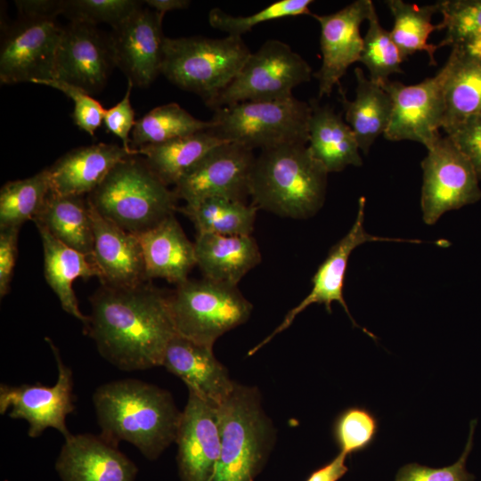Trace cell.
I'll use <instances>...</instances> for the list:
<instances>
[{"instance_id":"6da1fadb","label":"cell","mask_w":481,"mask_h":481,"mask_svg":"<svg viewBox=\"0 0 481 481\" xmlns=\"http://www.w3.org/2000/svg\"><path fill=\"white\" fill-rule=\"evenodd\" d=\"M89 301L85 332L105 360L126 371L162 366L176 334L169 294L149 282L130 288L102 284Z\"/></svg>"},{"instance_id":"7a4b0ae2","label":"cell","mask_w":481,"mask_h":481,"mask_svg":"<svg viewBox=\"0 0 481 481\" xmlns=\"http://www.w3.org/2000/svg\"><path fill=\"white\" fill-rule=\"evenodd\" d=\"M101 436L118 445L128 442L148 460H157L175 441L182 412L172 395L134 379L101 385L93 395Z\"/></svg>"},{"instance_id":"3957f363","label":"cell","mask_w":481,"mask_h":481,"mask_svg":"<svg viewBox=\"0 0 481 481\" xmlns=\"http://www.w3.org/2000/svg\"><path fill=\"white\" fill-rule=\"evenodd\" d=\"M328 172L306 144L260 151L249 180V197L258 209L282 217L306 219L322 207Z\"/></svg>"},{"instance_id":"277c9868","label":"cell","mask_w":481,"mask_h":481,"mask_svg":"<svg viewBox=\"0 0 481 481\" xmlns=\"http://www.w3.org/2000/svg\"><path fill=\"white\" fill-rule=\"evenodd\" d=\"M136 156L119 161L87 200L101 216L138 235L175 215L179 199Z\"/></svg>"},{"instance_id":"5b68a950","label":"cell","mask_w":481,"mask_h":481,"mask_svg":"<svg viewBox=\"0 0 481 481\" xmlns=\"http://www.w3.org/2000/svg\"><path fill=\"white\" fill-rule=\"evenodd\" d=\"M217 412L221 452L212 481H254L266 464L276 438L260 391L235 381Z\"/></svg>"},{"instance_id":"8992f818","label":"cell","mask_w":481,"mask_h":481,"mask_svg":"<svg viewBox=\"0 0 481 481\" xmlns=\"http://www.w3.org/2000/svg\"><path fill=\"white\" fill-rule=\"evenodd\" d=\"M250 51L240 37H189L164 42L161 74L208 106L234 79Z\"/></svg>"},{"instance_id":"52a82bcc","label":"cell","mask_w":481,"mask_h":481,"mask_svg":"<svg viewBox=\"0 0 481 481\" xmlns=\"http://www.w3.org/2000/svg\"><path fill=\"white\" fill-rule=\"evenodd\" d=\"M309 102L294 96L249 101L216 109L208 131L219 139L260 151L308 143Z\"/></svg>"},{"instance_id":"ba28073f","label":"cell","mask_w":481,"mask_h":481,"mask_svg":"<svg viewBox=\"0 0 481 481\" xmlns=\"http://www.w3.org/2000/svg\"><path fill=\"white\" fill-rule=\"evenodd\" d=\"M176 334L212 347L224 333L245 323L252 304L235 285L188 279L169 294Z\"/></svg>"},{"instance_id":"9c48e42d","label":"cell","mask_w":481,"mask_h":481,"mask_svg":"<svg viewBox=\"0 0 481 481\" xmlns=\"http://www.w3.org/2000/svg\"><path fill=\"white\" fill-rule=\"evenodd\" d=\"M311 77L309 64L289 45L269 39L249 54L234 79L208 107L215 110L242 102L286 99Z\"/></svg>"},{"instance_id":"30bf717a","label":"cell","mask_w":481,"mask_h":481,"mask_svg":"<svg viewBox=\"0 0 481 481\" xmlns=\"http://www.w3.org/2000/svg\"><path fill=\"white\" fill-rule=\"evenodd\" d=\"M421 161L420 206L425 224L432 225L445 212L481 199L478 176L469 160L448 136H441Z\"/></svg>"},{"instance_id":"8fae6325","label":"cell","mask_w":481,"mask_h":481,"mask_svg":"<svg viewBox=\"0 0 481 481\" xmlns=\"http://www.w3.org/2000/svg\"><path fill=\"white\" fill-rule=\"evenodd\" d=\"M55 359L58 377L53 386L41 383L0 386V413L10 409L8 416L24 420L29 423V436L35 438L51 428L58 430L64 439L71 433L66 425V418L75 410L73 395V374L61 356L60 351L49 338H45Z\"/></svg>"},{"instance_id":"7c38bea8","label":"cell","mask_w":481,"mask_h":481,"mask_svg":"<svg viewBox=\"0 0 481 481\" xmlns=\"http://www.w3.org/2000/svg\"><path fill=\"white\" fill-rule=\"evenodd\" d=\"M55 18H24L4 32L0 51V81L16 84L54 79L62 36Z\"/></svg>"},{"instance_id":"4fadbf2b","label":"cell","mask_w":481,"mask_h":481,"mask_svg":"<svg viewBox=\"0 0 481 481\" xmlns=\"http://www.w3.org/2000/svg\"><path fill=\"white\" fill-rule=\"evenodd\" d=\"M365 198L361 197L358 202V210L355 220L346 234L341 238L329 251L326 258L318 267L312 279V289L309 294L295 307L290 309L283 321L275 330L251 348L248 355H253L276 335L288 329L295 318L307 306L313 304H322L329 314L331 313L332 302H338L348 315L355 327L362 329L372 338L376 337L366 329L360 327L351 315L343 296L345 276L347 269L348 259L351 253L358 246L371 241H401L420 243L419 240H404L387 238L369 234L363 226L364 223Z\"/></svg>"},{"instance_id":"5bb4252c","label":"cell","mask_w":481,"mask_h":481,"mask_svg":"<svg viewBox=\"0 0 481 481\" xmlns=\"http://www.w3.org/2000/svg\"><path fill=\"white\" fill-rule=\"evenodd\" d=\"M256 159L254 151L224 143L210 151L176 183L174 191L186 205L210 198L245 202Z\"/></svg>"},{"instance_id":"9a60e30c","label":"cell","mask_w":481,"mask_h":481,"mask_svg":"<svg viewBox=\"0 0 481 481\" xmlns=\"http://www.w3.org/2000/svg\"><path fill=\"white\" fill-rule=\"evenodd\" d=\"M444 73L405 86L388 80L381 87L393 102L391 118L384 137L388 141L411 140L428 149L441 137L444 115Z\"/></svg>"},{"instance_id":"2e32d148","label":"cell","mask_w":481,"mask_h":481,"mask_svg":"<svg viewBox=\"0 0 481 481\" xmlns=\"http://www.w3.org/2000/svg\"><path fill=\"white\" fill-rule=\"evenodd\" d=\"M164 15L151 8H139L112 28L110 41L115 66L134 86L146 87L161 73L164 59Z\"/></svg>"},{"instance_id":"e0dca14e","label":"cell","mask_w":481,"mask_h":481,"mask_svg":"<svg viewBox=\"0 0 481 481\" xmlns=\"http://www.w3.org/2000/svg\"><path fill=\"white\" fill-rule=\"evenodd\" d=\"M217 406L188 389L175 443L181 481H212L221 452Z\"/></svg>"},{"instance_id":"ac0fdd59","label":"cell","mask_w":481,"mask_h":481,"mask_svg":"<svg viewBox=\"0 0 481 481\" xmlns=\"http://www.w3.org/2000/svg\"><path fill=\"white\" fill-rule=\"evenodd\" d=\"M114 66L110 37L101 33L95 25L70 21L63 27L54 79L91 95L103 88Z\"/></svg>"},{"instance_id":"d6986e66","label":"cell","mask_w":481,"mask_h":481,"mask_svg":"<svg viewBox=\"0 0 481 481\" xmlns=\"http://www.w3.org/2000/svg\"><path fill=\"white\" fill-rule=\"evenodd\" d=\"M371 0H356L341 10L327 15L312 13L320 24V48L322 62L314 74L318 80V98L329 96L346 69L359 61L363 38L360 26L367 20L371 12Z\"/></svg>"},{"instance_id":"ffe728a7","label":"cell","mask_w":481,"mask_h":481,"mask_svg":"<svg viewBox=\"0 0 481 481\" xmlns=\"http://www.w3.org/2000/svg\"><path fill=\"white\" fill-rule=\"evenodd\" d=\"M55 469L62 481H135L138 469L101 435H70L65 438Z\"/></svg>"},{"instance_id":"44dd1931","label":"cell","mask_w":481,"mask_h":481,"mask_svg":"<svg viewBox=\"0 0 481 481\" xmlns=\"http://www.w3.org/2000/svg\"><path fill=\"white\" fill-rule=\"evenodd\" d=\"M88 203L94 232L92 256L102 284L130 288L149 282L137 235L106 219Z\"/></svg>"},{"instance_id":"7402d4cb","label":"cell","mask_w":481,"mask_h":481,"mask_svg":"<svg viewBox=\"0 0 481 481\" xmlns=\"http://www.w3.org/2000/svg\"><path fill=\"white\" fill-rule=\"evenodd\" d=\"M162 366L180 378L188 389L216 405L225 400L235 382L216 358L212 347L178 334L167 345Z\"/></svg>"},{"instance_id":"603a6c76","label":"cell","mask_w":481,"mask_h":481,"mask_svg":"<svg viewBox=\"0 0 481 481\" xmlns=\"http://www.w3.org/2000/svg\"><path fill=\"white\" fill-rule=\"evenodd\" d=\"M134 155L116 144L97 143L73 149L48 167L52 192L89 194L119 161Z\"/></svg>"},{"instance_id":"cb8c5ba5","label":"cell","mask_w":481,"mask_h":481,"mask_svg":"<svg viewBox=\"0 0 481 481\" xmlns=\"http://www.w3.org/2000/svg\"><path fill=\"white\" fill-rule=\"evenodd\" d=\"M148 279H165L176 286L187 281L197 265L194 242L185 235L175 215L137 235Z\"/></svg>"},{"instance_id":"d4e9b609","label":"cell","mask_w":481,"mask_h":481,"mask_svg":"<svg viewBox=\"0 0 481 481\" xmlns=\"http://www.w3.org/2000/svg\"><path fill=\"white\" fill-rule=\"evenodd\" d=\"M194 247L204 278L235 286L262 259L252 235L197 233Z\"/></svg>"},{"instance_id":"484cf974","label":"cell","mask_w":481,"mask_h":481,"mask_svg":"<svg viewBox=\"0 0 481 481\" xmlns=\"http://www.w3.org/2000/svg\"><path fill=\"white\" fill-rule=\"evenodd\" d=\"M35 224L43 245L45 278L57 296L62 309L85 325L88 316L78 307L72 283L77 278L101 279V273L94 257L92 255L83 254L66 246L42 224L37 223Z\"/></svg>"},{"instance_id":"4316f807","label":"cell","mask_w":481,"mask_h":481,"mask_svg":"<svg viewBox=\"0 0 481 481\" xmlns=\"http://www.w3.org/2000/svg\"><path fill=\"white\" fill-rule=\"evenodd\" d=\"M308 149L327 170L339 172L347 166L361 167L363 159L356 137L351 127L329 105L318 99L309 102Z\"/></svg>"},{"instance_id":"83f0119b","label":"cell","mask_w":481,"mask_h":481,"mask_svg":"<svg viewBox=\"0 0 481 481\" xmlns=\"http://www.w3.org/2000/svg\"><path fill=\"white\" fill-rule=\"evenodd\" d=\"M355 98L351 101L339 85L338 93L345 113V120L353 130L359 149L367 155L374 141L388 126L393 102L389 94L371 81L361 68L355 69Z\"/></svg>"},{"instance_id":"f1b7e54d","label":"cell","mask_w":481,"mask_h":481,"mask_svg":"<svg viewBox=\"0 0 481 481\" xmlns=\"http://www.w3.org/2000/svg\"><path fill=\"white\" fill-rule=\"evenodd\" d=\"M444 73V115L442 128L481 114V56L452 49Z\"/></svg>"},{"instance_id":"f546056e","label":"cell","mask_w":481,"mask_h":481,"mask_svg":"<svg viewBox=\"0 0 481 481\" xmlns=\"http://www.w3.org/2000/svg\"><path fill=\"white\" fill-rule=\"evenodd\" d=\"M33 222L42 224L66 246L93 255L94 232L87 198L51 192Z\"/></svg>"},{"instance_id":"4dcf8cb0","label":"cell","mask_w":481,"mask_h":481,"mask_svg":"<svg viewBox=\"0 0 481 481\" xmlns=\"http://www.w3.org/2000/svg\"><path fill=\"white\" fill-rule=\"evenodd\" d=\"M228 143L208 130L137 149L138 155L167 186L174 185L210 151Z\"/></svg>"},{"instance_id":"1f68e13d","label":"cell","mask_w":481,"mask_h":481,"mask_svg":"<svg viewBox=\"0 0 481 481\" xmlns=\"http://www.w3.org/2000/svg\"><path fill=\"white\" fill-rule=\"evenodd\" d=\"M178 210L192 222L197 233L251 235L258 208L252 203L210 198Z\"/></svg>"},{"instance_id":"d6a6232c","label":"cell","mask_w":481,"mask_h":481,"mask_svg":"<svg viewBox=\"0 0 481 481\" xmlns=\"http://www.w3.org/2000/svg\"><path fill=\"white\" fill-rule=\"evenodd\" d=\"M385 3L394 17L390 35L402 60H406L416 52L425 51L429 63L436 65L435 53L438 48L436 45L428 44V39L434 30L439 29L438 24L431 23L432 16L440 12L439 2L422 6L402 0H387Z\"/></svg>"},{"instance_id":"836d02e7","label":"cell","mask_w":481,"mask_h":481,"mask_svg":"<svg viewBox=\"0 0 481 481\" xmlns=\"http://www.w3.org/2000/svg\"><path fill=\"white\" fill-rule=\"evenodd\" d=\"M210 120H200L175 102L158 106L136 120L131 147L162 143L178 137L208 130Z\"/></svg>"},{"instance_id":"e575fe53","label":"cell","mask_w":481,"mask_h":481,"mask_svg":"<svg viewBox=\"0 0 481 481\" xmlns=\"http://www.w3.org/2000/svg\"><path fill=\"white\" fill-rule=\"evenodd\" d=\"M51 192L48 167L30 177L4 183L0 191V229L20 228L33 221Z\"/></svg>"},{"instance_id":"d590c367","label":"cell","mask_w":481,"mask_h":481,"mask_svg":"<svg viewBox=\"0 0 481 481\" xmlns=\"http://www.w3.org/2000/svg\"><path fill=\"white\" fill-rule=\"evenodd\" d=\"M443 20L439 29L445 35L436 46H451L481 56V0L439 1Z\"/></svg>"},{"instance_id":"8d00e7d4","label":"cell","mask_w":481,"mask_h":481,"mask_svg":"<svg viewBox=\"0 0 481 481\" xmlns=\"http://www.w3.org/2000/svg\"><path fill=\"white\" fill-rule=\"evenodd\" d=\"M367 20L369 27L359 61L367 68L369 79L381 86L389 80L390 75L403 73L401 62L404 61L390 32L381 27L374 4Z\"/></svg>"},{"instance_id":"74e56055","label":"cell","mask_w":481,"mask_h":481,"mask_svg":"<svg viewBox=\"0 0 481 481\" xmlns=\"http://www.w3.org/2000/svg\"><path fill=\"white\" fill-rule=\"evenodd\" d=\"M312 3V0H280L249 16H232L220 8H213L208 12V22L214 29L226 32L227 36L241 37L259 23L286 17L312 15L309 9Z\"/></svg>"},{"instance_id":"f35d334b","label":"cell","mask_w":481,"mask_h":481,"mask_svg":"<svg viewBox=\"0 0 481 481\" xmlns=\"http://www.w3.org/2000/svg\"><path fill=\"white\" fill-rule=\"evenodd\" d=\"M379 430L376 416L368 409L352 406L335 419L332 434L339 452L346 456L366 450L374 442Z\"/></svg>"},{"instance_id":"ab89813d","label":"cell","mask_w":481,"mask_h":481,"mask_svg":"<svg viewBox=\"0 0 481 481\" xmlns=\"http://www.w3.org/2000/svg\"><path fill=\"white\" fill-rule=\"evenodd\" d=\"M142 7L136 0H63L62 14L70 21L117 27Z\"/></svg>"},{"instance_id":"60d3db41","label":"cell","mask_w":481,"mask_h":481,"mask_svg":"<svg viewBox=\"0 0 481 481\" xmlns=\"http://www.w3.org/2000/svg\"><path fill=\"white\" fill-rule=\"evenodd\" d=\"M476 424V420H471L466 446L456 462L443 468L408 463L400 468L395 481H475V477L466 469V461L472 449Z\"/></svg>"},{"instance_id":"b9f144b4","label":"cell","mask_w":481,"mask_h":481,"mask_svg":"<svg viewBox=\"0 0 481 481\" xmlns=\"http://www.w3.org/2000/svg\"><path fill=\"white\" fill-rule=\"evenodd\" d=\"M60 90L74 103L73 118L76 125L88 135L94 136L95 130L102 125L106 109L84 90L57 79L35 81Z\"/></svg>"},{"instance_id":"7bdbcfd3","label":"cell","mask_w":481,"mask_h":481,"mask_svg":"<svg viewBox=\"0 0 481 481\" xmlns=\"http://www.w3.org/2000/svg\"><path fill=\"white\" fill-rule=\"evenodd\" d=\"M443 129L469 160L481 180V114L468 116Z\"/></svg>"},{"instance_id":"ee69618b","label":"cell","mask_w":481,"mask_h":481,"mask_svg":"<svg viewBox=\"0 0 481 481\" xmlns=\"http://www.w3.org/2000/svg\"><path fill=\"white\" fill-rule=\"evenodd\" d=\"M127 81L124 97L115 106L105 110L102 121L106 129L122 141V146L127 151L138 155L137 150L132 149L129 137L136 121L135 120V110L130 102L134 85L130 80Z\"/></svg>"},{"instance_id":"f6af8a7d","label":"cell","mask_w":481,"mask_h":481,"mask_svg":"<svg viewBox=\"0 0 481 481\" xmlns=\"http://www.w3.org/2000/svg\"><path fill=\"white\" fill-rule=\"evenodd\" d=\"M20 228L0 229V296H6L18 255V237Z\"/></svg>"},{"instance_id":"bcb514c9","label":"cell","mask_w":481,"mask_h":481,"mask_svg":"<svg viewBox=\"0 0 481 481\" xmlns=\"http://www.w3.org/2000/svg\"><path fill=\"white\" fill-rule=\"evenodd\" d=\"M15 4L20 17L56 18L62 14L63 0H19Z\"/></svg>"},{"instance_id":"7dc6e473","label":"cell","mask_w":481,"mask_h":481,"mask_svg":"<svg viewBox=\"0 0 481 481\" xmlns=\"http://www.w3.org/2000/svg\"><path fill=\"white\" fill-rule=\"evenodd\" d=\"M346 455L338 452L330 462L314 470L306 481H338L347 471Z\"/></svg>"},{"instance_id":"c3c4849f","label":"cell","mask_w":481,"mask_h":481,"mask_svg":"<svg viewBox=\"0 0 481 481\" xmlns=\"http://www.w3.org/2000/svg\"><path fill=\"white\" fill-rule=\"evenodd\" d=\"M144 3L163 15L170 11L185 9L191 4L188 0H146Z\"/></svg>"}]
</instances>
